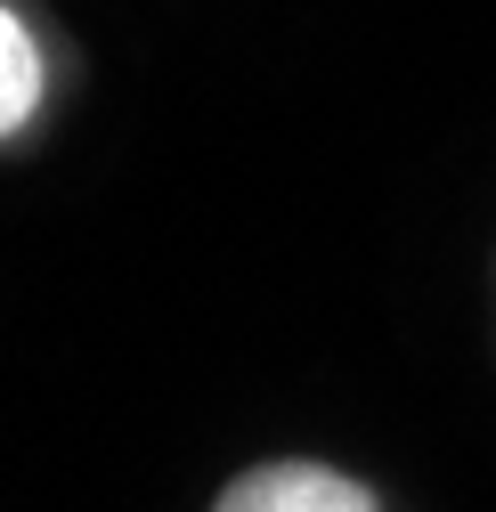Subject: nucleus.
Segmentation results:
<instances>
[{
    "mask_svg": "<svg viewBox=\"0 0 496 512\" xmlns=\"http://www.w3.org/2000/svg\"><path fill=\"white\" fill-rule=\"evenodd\" d=\"M212 512H383V504L334 464H253L220 488Z\"/></svg>",
    "mask_w": 496,
    "mask_h": 512,
    "instance_id": "nucleus-1",
    "label": "nucleus"
},
{
    "mask_svg": "<svg viewBox=\"0 0 496 512\" xmlns=\"http://www.w3.org/2000/svg\"><path fill=\"white\" fill-rule=\"evenodd\" d=\"M41 114V41L25 33L17 9H0V139H17Z\"/></svg>",
    "mask_w": 496,
    "mask_h": 512,
    "instance_id": "nucleus-2",
    "label": "nucleus"
}]
</instances>
